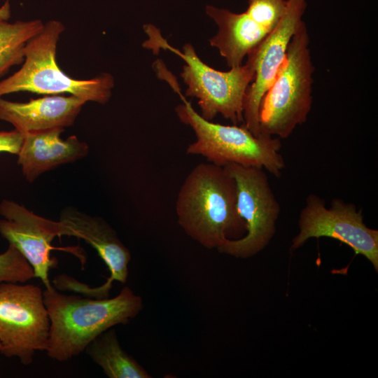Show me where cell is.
Returning <instances> with one entry per match:
<instances>
[{"label":"cell","instance_id":"9","mask_svg":"<svg viewBox=\"0 0 378 378\" xmlns=\"http://www.w3.org/2000/svg\"><path fill=\"white\" fill-rule=\"evenodd\" d=\"M298 226L300 232L293 239L290 251L311 238L330 237L365 256L378 270V230L365 224L362 210L354 204L334 198L328 208L324 200L310 194L300 211Z\"/></svg>","mask_w":378,"mask_h":378},{"label":"cell","instance_id":"5","mask_svg":"<svg viewBox=\"0 0 378 378\" xmlns=\"http://www.w3.org/2000/svg\"><path fill=\"white\" fill-rule=\"evenodd\" d=\"M314 68L309 32L301 22L288 45L285 59L259 108L260 132L287 139L307 121L312 104Z\"/></svg>","mask_w":378,"mask_h":378},{"label":"cell","instance_id":"1","mask_svg":"<svg viewBox=\"0 0 378 378\" xmlns=\"http://www.w3.org/2000/svg\"><path fill=\"white\" fill-rule=\"evenodd\" d=\"M43 294L50 322L45 351L59 362L78 356L100 334L127 324L143 308L141 297L127 286L111 298L64 294L52 284L45 287Z\"/></svg>","mask_w":378,"mask_h":378},{"label":"cell","instance_id":"2","mask_svg":"<svg viewBox=\"0 0 378 378\" xmlns=\"http://www.w3.org/2000/svg\"><path fill=\"white\" fill-rule=\"evenodd\" d=\"M175 207L180 226L206 248H218L246 233L237 209L235 182L224 167L209 162L194 167L180 188Z\"/></svg>","mask_w":378,"mask_h":378},{"label":"cell","instance_id":"22","mask_svg":"<svg viewBox=\"0 0 378 378\" xmlns=\"http://www.w3.org/2000/svg\"><path fill=\"white\" fill-rule=\"evenodd\" d=\"M0 348H1V344H0Z\"/></svg>","mask_w":378,"mask_h":378},{"label":"cell","instance_id":"6","mask_svg":"<svg viewBox=\"0 0 378 378\" xmlns=\"http://www.w3.org/2000/svg\"><path fill=\"white\" fill-rule=\"evenodd\" d=\"M153 42L173 51L186 62L181 76L188 88L186 95L198 99L201 116L211 120L218 113L234 125L244 123V99L247 88L255 76L254 60L247 55L245 64L220 71L210 67L197 56L193 46L187 43L183 52L169 46L154 32Z\"/></svg>","mask_w":378,"mask_h":378},{"label":"cell","instance_id":"10","mask_svg":"<svg viewBox=\"0 0 378 378\" xmlns=\"http://www.w3.org/2000/svg\"><path fill=\"white\" fill-rule=\"evenodd\" d=\"M59 220L67 228L69 237L81 239L96 250L110 275L102 286L91 287L62 274L54 279L55 288L59 291L75 292L90 298H108L113 281H127L131 260L129 249L118 239L115 231L99 217L66 208L61 213Z\"/></svg>","mask_w":378,"mask_h":378},{"label":"cell","instance_id":"14","mask_svg":"<svg viewBox=\"0 0 378 378\" xmlns=\"http://www.w3.org/2000/svg\"><path fill=\"white\" fill-rule=\"evenodd\" d=\"M64 129H52L24 134L18 154L25 178L30 183L44 172L58 166L76 161L89 152L88 144L75 135L62 139Z\"/></svg>","mask_w":378,"mask_h":378},{"label":"cell","instance_id":"15","mask_svg":"<svg viewBox=\"0 0 378 378\" xmlns=\"http://www.w3.org/2000/svg\"><path fill=\"white\" fill-rule=\"evenodd\" d=\"M206 13L218 26L210 44L218 50L230 68L241 65L244 57L272 31L246 12L237 13L208 5Z\"/></svg>","mask_w":378,"mask_h":378},{"label":"cell","instance_id":"17","mask_svg":"<svg viewBox=\"0 0 378 378\" xmlns=\"http://www.w3.org/2000/svg\"><path fill=\"white\" fill-rule=\"evenodd\" d=\"M42 20H0V77L24 61V47L43 28Z\"/></svg>","mask_w":378,"mask_h":378},{"label":"cell","instance_id":"7","mask_svg":"<svg viewBox=\"0 0 378 378\" xmlns=\"http://www.w3.org/2000/svg\"><path fill=\"white\" fill-rule=\"evenodd\" d=\"M50 322L41 287L24 283L0 284V354L24 365L36 351H46Z\"/></svg>","mask_w":378,"mask_h":378},{"label":"cell","instance_id":"21","mask_svg":"<svg viewBox=\"0 0 378 378\" xmlns=\"http://www.w3.org/2000/svg\"><path fill=\"white\" fill-rule=\"evenodd\" d=\"M10 4L8 0L0 6V20H8L10 18Z\"/></svg>","mask_w":378,"mask_h":378},{"label":"cell","instance_id":"3","mask_svg":"<svg viewBox=\"0 0 378 378\" xmlns=\"http://www.w3.org/2000/svg\"><path fill=\"white\" fill-rule=\"evenodd\" d=\"M65 26L57 20L44 23L42 30L27 43L21 68L0 81V97L18 92L55 94L68 93L85 102L106 104L114 86L107 73L79 80L66 75L56 61L57 43Z\"/></svg>","mask_w":378,"mask_h":378},{"label":"cell","instance_id":"20","mask_svg":"<svg viewBox=\"0 0 378 378\" xmlns=\"http://www.w3.org/2000/svg\"><path fill=\"white\" fill-rule=\"evenodd\" d=\"M24 141V134L17 130L0 132V153L18 155Z\"/></svg>","mask_w":378,"mask_h":378},{"label":"cell","instance_id":"18","mask_svg":"<svg viewBox=\"0 0 378 378\" xmlns=\"http://www.w3.org/2000/svg\"><path fill=\"white\" fill-rule=\"evenodd\" d=\"M35 278L32 267L20 251L11 244L0 253V284L25 283Z\"/></svg>","mask_w":378,"mask_h":378},{"label":"cell","instance_id":"16","mask_svg":"<svg viewBox=\"0 0 378 378\" xmlns=\"http://www.w3.org/2000/svg\"><path fill=\"white\" fill-rule=\"evenodd\" d=\"M109 378H149L150 375L120 346L116 332L109 328L84 351Z\"/></svg>","mask_w":378,"mask_h":378},{"label":"cell","instance_id":"11","mask_svg":"<svg viewBox=\"0 0 378 378\" xmlns=\"http://www.w3.org/2000/svg\"><path fill=\"white\" fill-rule=\"evenodd\" d=\"M306 8V0H287L286 10L277 25L248 53L254 60L255 76L244 96L243 124L256 136L261 134V100L285 59L292 37L303 21Z\"/></svg>","mask_w":378,"mask_h":378},{"label":"cell","instance_id":"19","mask_svg":"<svg viewBox=\"0 0 378 378\" xmlns=\"http://www.w3.org/2000/svg\"><path fill=\"white\" fill-rule=\"evenodd\" d=\"M287 7V0H248L245 11L270 31L277 25Z\"/></svg>","mask_w":378,"mask_h":378},{"label":"cell","instance_id":"12","mask_svg":"<svg viewBox=\"0 0 378 378\" xmlns=\"http://www.w3.org/2000/svg\"><path fill=\"white\" fill-rule=\"evenodd\" d=\"M0 234L15 246L33 269L35 278L45 287L51 285L49 271L57 266L51 256L52 241L57 237L68 236L61 221H54L34 214L18 203L3 200L0 203Z\"/></svg>","mask_w":378,"mask_h":378},{"label":"cell","instance_id":"13","mask_svg":"<svg viewBox=\"0 0 378 378\" xmlns=\"http://www.w3.org/2000/svg\"><path fill=\"white\" fill-rule=\"evenodd\" d=\"M85 100L70 95L45 97L27 102L0 97V120L11 124L23 134L73 125Z\"/></svg>","mask_w":378,"mask_h":378},{"label":"cell","instance_id":"4","mask_svg":"<svg viewBox=\"0 0 378 378\" xmlns=\"http://www.w3.org/2000/svg\"><path fill=\"white\" fill-rule=\"evenodd\" d=\"M183 103L175 111L180 120L190 126L196 141L186 148L188 155H201L209 162L225 167L237 164L265 169L277 178L286 167L280 150V139L266 134L255 136L244 124L224 125L202 118L174 88Z\"/></svg>","mask_w":378,"mask_h":378},{"label":"cell","instance_id":"8","mask_svg":"<svg viewBox=\"0 0 378 378\" xmlns=\"http://www.w3.org/2000/svg\"><path fill=\"white\" fill-rule=\"evenodd\" d=\"M235 182L237 209L246 225V233L228 239L219 253L248 258L263 250L276 232L281 206L263 169L230 164L224 167Z\"/></svg>","mask_w":378,"mask_h":378}]
</instances>
